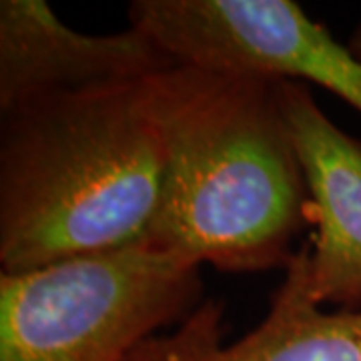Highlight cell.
<instances>
[{
	"label": "cell",
	"mask_w": 361,
	"mask_h": 361,
	"mask_svg": "<svg viewBox=\"0 0 361 361\" xmlns=\"http://www.w3.org/2000/svg\"><path fill=\"white\" fill-rule=\"evenodd\" d=\"M147 90L165 175L142 245L225 273L287 269L311 211L281 78L175 65Z\"/></svg>",
	"instance_id": "1"
},
{
	"label": "cell",
	"mask_w": 361,
	"mask_h": 361,
	"mask_svg": "<svg viewBox=\"0 0 361 361\" xmlns=\"http://www.w3.org/2000/svg\"><path fill=\"white\" fill-rule=\"evenodd\" d=\"M147 78L39 94L0 113L2 273L145 239L165 175Z\"/></svg>",
	"instance_id": "2"
},
{
	"label": "cell",
	"mask_w": 361,
	"mask_h": 361,
	"mask_svg": "<svg viewBox=\"0 0 361 361\" xmlns=\"http://www.w3.org/2000/svg\"><path fill=\"white\" fill-rule=\"evenodd\" d=\"M201 301L199 265L142 243L0 273V361H127Z\"/></svg>",
	"instance_id": "3"
},
{
	"label": "cell",
	"mask_w": 361,
	"mask_h": 361,
	"mask_svg": "<svg viewBox=\"0 0 361 361\" xmlns=\"http://www.w3.org/2000/svg\"><path fill=\"white\" fill-rule=\"evenodd\" d=\"M129 26L177 65L311 82L361 113V61L291 0H135Z\"/></svg>",
	"instance_id": "4"
},
{
	"label": "cell",
	"mask_w": 361,
	"mask_h": 361,
	"mask_svg": "<svg viewBox=\"0 0 361 361\" xmlns=\"http://www.w3.org/2000/svg\"><path fill=\"white\" fill-rule=\"evenodd\" d=\"M281 104L315 225L307 245V293L322 307L360 311L361 139L323 113L305 82L281 78Z\"/></svg>",
	"instance_id": "5"
},
{
	"label": "cell",
	"mask_w": 361,
	"mask_h": 361,
	"mask_svg": "<svg viewBox=\"0 0 361 361\" xmlns=\"http://www.w3.org/2000/svg\"><path fill=\"white\" fill-rule=\"evenodd\" d=\"M127 361H361V310L325 311L307 293V245L285 269L263 322L225 343V305L207 297Z\"/></svg>",
	"instance_id": "6"
},
{
	"label": "cell",
	"mask_w": 361,
	"mask_h": 361,
	"mask_svg": "<svg viewBox=\"0 0 361 361\" xmlns=\"http://www.w3.org/2000/svg\"><path fill=\"white\" fill-rule=\"evenodd\" d=\"M175 65L137 28L82 35L44 0L0 2V113L30 97L135 82Z\"/></svg>",
	"instance_id": "7"
},
{
	"label": "cell",
	"mask_w": 361,
	"mask_h": 361,
	"mask_svg": "<svg viewBox=\"0 0 361 361\" xmlns=\"http://www.w3.org/2000/svg\"><path fill=\"white\" fill-rule=\"evenodd\" d=\"M349 49V52L355 56V59H360L361 61V23L355 26V30L351 32V37H349L348 44H345Z\"/></svg>",
	"instance_id": "8"
}]
</instances>
